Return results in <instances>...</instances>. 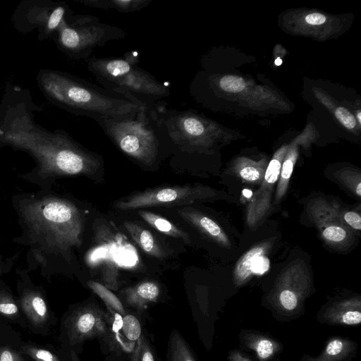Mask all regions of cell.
<instances>
[{
	"label": "cell",
	"instance_id": "1",
	"mask_svg": "<svg viewBox=\"0 0 361 361\" xmlns=\"http://www.w3.org/2000/svg\"><path fill=\"white\" fill-rule=\"evenodd\" d=\"M28 92L11 86L0 105V146L28 152L37 161L39 172L49 176L92 175L102 165L101 158L84 148L66 132L49 131L37 125L36 107Z\"/></svg>",
	"mask_w": 361,
	"mask_h": 361
},
{
	"label": "cell",
	"instance_id": "2",
	"mask_svg": "<svg viewBox=\"0 0 361 361\" xmlns=\"http://www.w3.org/2000/svg\"><path fill=\"white\" fill-rule=\"evenodd\" d=\"M44 97L57 106L75 115L95 120H123L148 108L136 99L108 90L68 73L44 69L37 75Z\"/></svg>",
	"mask_w": 361,
	"mask_h": 361
},
{
	"label": "cell",
	"instance_id": "3",
	"mask_svg": "<svg viewBox=\"0 0 361 361\" xmlns=\"http://www.w3.org/2000/svg\"><path fill=\"white\" fill-rule=\"evenodd\" d=\"M139 58L137 51H128L123 58L92 56L87 59V69L102 87L130 96L152 108L170 91L138 66Z\"/></svg>",
	"mask_w": 361,
	"mask_h": 361
},
{
	"label": "cell",
	"instance_id": "4",
	"mask_svg": "<svg viewBox=\"0 0 361 361\" xmlns=\"http://www.w3.org/2000/svg\"><path fill=\"white\" fill-rule=\"evenodd\" d=\"M23 215L30 231L49 247L66 251L80 246L83 221L72 202L55 197L35 200L24 207Z\"/></svg>",
	"mask_w": 361,
	"mask_h": 361
},
{
	"label": "cell",
	"instance_id": "5",
	"mask_svg": "<svg viewBox=\"0 0 361 361\" xmlns=\"http://www.w3.org/2000/svg\"><path fill=\"white\" fill-rule=\"evenodd\" d=\"M154 106L142 109L130 118L94 121L122 152L146 166H152L157 159L162 137L167 136Z\"/></svg>",
	"mask_w": 361,
	"mask_h": 361
},
{
	"label": "cell",
	"instance_id": "6",
	"mask_svg": "<svg viewBox=\"0 0 361 361\" xmlns=\"http://www.w3.org/2000/svg\"><path fill=\"white\" fill-rule=\"evenodd\" d=\"M56 33L60 49L73 59L88 58L95 48L127 35L124 30L102 23L90 15H70Z\"/></svg>",
	"mask_w": 361,
	"mask_h": 361
},
{
	"label": "cell",
	"instance_id": "7",
	"mask_svg": "<svg viewBox=\"0 0 361 361\" xmlns=\"http://www.w3.org/2000/svg\"><path fill=\"white\" fill-rule=\"evenodd\" d=\"M207 190L199 186L157 187L133 193L118 200L114 206L121 210L144 207L186 206L204 199Z\"/></svg>",
	"mask_w": 361,
	"mask_h": 361
},
{
	"label": "cell",
	"instance_id": "8",
	"mask_svg": "<svg viewBox=\"0 0 361 361\" xmlns=\"http://www.w3.org/2000/svg\"><path fill=\"white\" fill-rule=\"evenodd\" d=\"M71 13L68 6L64 3H27L20 6L16 12V17H14V21L18 28L23 27L27 30L38 28L39 38L42 39L56 33Z\"/></svg>",
	"mask_w": 361,
	"mask_h": 361
},
{
	"label": "cell",
	"instance_id": "9",
	"mask_svg": "<svg viewBox=\"0 0 361 361\" xmlns=\"http://www.w3.org/2000/svg\"><path fill=\"white\" fill-rule=\"evenodd\" d=\"M109 314L100 308L87 305L78 308L68 324V335L71 344L106 335Z\"/></svg>",
	"mask_w": 361,
	"mask_h": 361
},
{
	"label": "cell",
	"instance_id": "10",
	"mask_svg": "<svg viewBox=\"0 0 361 361\" xmlns=\"http://www.w3.org/2000/svg\"><path fill=\"white\" fill-rule=\"evenodd\" d=\"M323 320L331 324H359L361 322L360 300L353 298L333 305L323 314Z\"/></svg>",
	"mask_w": 361,
	"mask_h": 361
},
{
	"label": "cell",
	"instance_id": "11",
	"mask_svg": "<svg viewBox=\"0 0 361 361\" xmlns=\"http://www.w3.org/2000/svg\"><path fill=\"white\" fill-rule=\"evenodd\" d=\"M356 348L357 343L349 338L332 337L318 356L304 355L302 361H348L355 355Z\"/></svg>",
	"mask_w": 361,
	"mask_h": 361
},
{
	"label": "cell",
	"instance_id": "12",
	"mask_svg": "<svg viewBox=\"0 0 361 361\" xmlns=\"http://www.w3.org/2000/svg\"><path fill=\"white\" fill-rule=\"evenodd\" d=\"M160 293L159 284L153 281H142L123 291L127 305L137 310H142L148 304L157 302Z\"/></svg>",
	"mask_w": 361,
	"mask_h": 361
},
{
	"label": "cell",
	"instance_id": "13",
	"mask_svg": "<svg viewBox=\"0 0 361 361\" xmlns=\"http://www.w3.org/2000/svg\"><path fill=\"white\" fill-rule=\"evenodd\" d=\"M243 342L247 348L255 353L260 361H270L282 349L279 341L257 332L244 334Z\"/></svg>",
	"mask_w": 361,
	"mask_h": 361
},
{
	"label": "cell",
	"instance_id": "14",
	"mask_svg": "<svg viewBox=\"0 0 361 361\" xmlns=\"http://www.w3.org/2000/svg\"><path fill=\"white\" fill-rule=\"evenodd\" d=\"M123 225L136 244L147 255L163 258L166 252L152 233L139 224L126 221Z\"/></svg>",
	"mask_w": 361,
	"mask_h": 361
},
{
	"label": "cell",
	"instance_id": "15",
	"mask_svg": "<svg viewBox=\"0 0 361 361\" xmlns=\"http://www.w3.org/2000/svg\"><path fill=\"white\" fill-rule=\"evenodd\" d=\"M262 254V249L257 247L249 251L243 257L236 271L238 279H245L250 274L261 275L269 270L270 261Z\"/></svg>",
	"mask_w": 361,
	"mask_h": 361
},
{
	"label": "cell",
	"instance_id": "16",
	"mask_svg": "<svg viewBox=\"0 0 361 361\" xmlns=\"http://www.w3.org/2000/svg\"><path fill=\"white\" fill-rule=\"evenodd\" d=\"M20 305L25 315L34 325L39 326L47 320L49 310L44 300L39 293H25L20 299Z\"/></svg>",
	"mask_w": 361,
	"mask_h": 361
},
{
	"label": "cell",
	"instance_id": "17",
	"mask_svg": "<svg viewBox=\"0 0 361 361\" xmlns=\"http://www.w3.org/2000/svg\"><path fill=\"white\" fill-rule=\"evenodd\" d=\"M152 0H77L85 6L113 10L121 13H132L146 8Z\"/></svg>",
	"mask_w": 361,
	"mask_h": 361
},
{
	"label": "cell",
	"instance_id": "18",
	"mask_svg": "<svg viewBox=\"0 0 361 361\" xmlns=\"http://www.w3.org/2000/svg\"><path fill=\"white\" fill-rule=\"evenodd\" d=\"M137 214L149 225L159 232L171 237L179 238L184 243H190L188 234L166 218L146 210L140 209Z\"/></svg>",
	"mask_w": 361,
	"mask_h": 361
},
{
	"label": "cell",
	"instance_id": "19",
	"mask_svg": "<svg viewBox=\"0 0 361 361\" xmlns=\"http://www.w3.org/2000/svg\"><path fill=\"white\" fill-rule=\"evenodd\" d=\"M169 361H197L188 343L180 334L171 331L168 343Z\"/></svg>",
	"mask_w": 361,
	"mask_h": 361
},
{
	"label": "cell",
	"instance_id": "20",
	"mask_svg": "<svg viewBox=\"0 0 361 361\" xmlns=\"http://www.w3.org/2000/svg\"><path fill=\"white\" fill-rule=\"evenodd\" d=\"M87 286L104 302L108 308H110L122 317L126 314V311L122 302L109 288L94 281H89Z\"/></svg>",
	"mask_w": 361,
	"mask_h": 361
},
{
	"label": "cell",
	"instance_id": "21",
	"mask_svg": "<svg viewBox=\"0 0 361 361\" xmlns=\"http://www.w3.org/2000/svg\"><path fill=\"white\" fill-rule=\"evenodd\" d=\"M130 361H156L154 350L142 334L135 343Z\"/></svg>",
	"mask_w": 361,
	"mask_h": 361
},
{
	"label": "cell",
	"instance_id": "22",
	"mask_svg": "<svg viewBox=\"0 0 361 361\" xmlns=\"http://www.w3.org/2000/svg\"><path fill=\"white\" fill-rule=\"evenodd\" d=\"M121 329L126 338L135 344L142 334L141 326L138 319L133 315L126 314L122 317Z\"/></svg>",
	"mask_w": 361,
	"mask_h": 361
},
{
	"label": "cell",
	"instance_id": "23",
	"mask_svg": "<svg viewBox=\"0 0 361 361\" xmlns=\"http://www.w3.org/2000/svg\"><path fill=\"white\" fill-rule=\"evenodd\" d=\"M220 87L228 92H239L245 87V80L238 76L226 75L219 80Z\"/></svg>",
	"mask_w": 361,
	"mask_h": 361
},
{
	"label": "cell",
	"instance_id": "24",
	"mask_svg": "<svg viewBox=\"0 0 361 361\" xmlns=\"http://www.w3.org/2000/svg\"><path fill=\"white\" fill-rule=\"evenodd\" d=\"M23 351L35 361H60L56 355L46 349L26 345Z\"/></svg>",
	"mask_w": 361,
	"mask_h": 361
},
{
	"label": "cell",
	"instance_id": "25",
	"mask_svg": "<svg viewBox=\"0 0 361 361\" xmlns=\"http://www.w3.org/2000/svg\"><path fill=\"white\" fill-rule=\"evenodd\" d=\"M18 307L13 298L7 295H0V313L6 316H15Z\"/></svg>",
	"mask_w": 361,
	"mask_h": 361
},
{
	"label": "cell",
	"instance_id": "26",
	"mask_svg": "<svg viewBox=\"0 0 361 361\" xmlns=\"http://www.w3.org/2000/svg\"><path fill=\"white\" fill-rule=\"evenodd\" d=\"M281 164L277 159H273L269 164L265 173V180L268 183H274L281 172Z\"/></svg>",
	"mask_w": 361,
	"mask_h": 361
},
{
	"label": "cell",
	"instance_id": "27",
	"mask_svg": "<svg viewBox=\"0 0 361 361\" xmlns=\"http://www.w3.org/2000/svg\"><path fill=\"white\" fill-rule=\"evenodd\" d=\"M335 115L338 121L347 128L352 129L356 125L354 116L344 107H338Z\"/></svg>",
	"mask_w": 361,
	"mask_h": 361
},
{
	"label": "cell",
	"instance_id": "28",
	"mask_svg": "<svg viewBox=\"0 0 361 361\" xmlns=\"http://www.w3.org/2000/svg\"><path fill=\"white\" fill-rule=\"evenodd\" d=\"M323 235L327 240L338 242L345 238L346 232L339 226H331L324 230Z\"/></svg>",
	"mask_w": 361,
	"mask_h": 361
},
{
	"label": "cell",
	"instance_id": "29",
	"mask_svg": "<svg viewBox=\"0 0 361 361\" xmlns=\"http://www.w3.org/2000/svg\"><path fill=\"white\" fill-rule=\"evenodd\" d=\"M0 361H24V360L14 350L7 347H0Z\"/></svg>",
	"mask_w": 361,
	"mask_h": 361
},
{
	"label": "cell",
	"instance_id": "30",
	"mask_svg": "<svg viewBox=\"0 0 361 361\" xmlns=\"http://www.w3.org/2000/svg\"><path fill=\"white\" fill-rule=\"evenodd\" d=\"M240 176L248 181H255L260 178V172L254 166H245L240 171Z\"/></svg>",
	"mask_w": 361,
	"mask_h": 361
},
{
	"label": "cell",
	"instance_id": "31",
	"mask_svg": "<svg viewBox=\"0 0 361 361\" xmlns=\"http://www.w3.org/2000/svg\"><path fill=\"white\" fill-rule=\"evenodd\" d=\"M344 219L350 226L357 230L361 228V217L355 212H348L344 215Z\"/></svg>",
	"mask_w": 361,
	"mask_h": 361
},
{
	"label": "cell",
	"instance_id": "32",
	"mask_svg": "<svg viewBox=\"0 0 361 361\" xmlns=\"http://www.w3.org/2000/svg\"><path fill=\"white\" fill-rule=\"evenodd\" d=\"M293 161L290 159H287L284 161L281 171V179L283 180H289L293 172Z\"/></svg>",
	"mask_w": 361,
	"mask_h": 361
},
{
	"label": "cell",
	"instance_id": "33",
	"mask_svg": "<svg viewBox=\"0 0 361 361\" xmlns=\"http://www.w3.org/2000/svg\"><path fill=\"white\" fill-rule=\"evenodd\" d=\"M305 19L306 23L310 25H321L326 21V17L318 13H310Z\"/></svg>",
	"mask_w": 361,
	"mask_h": 361
},
{
	"label": "cell",
	"instance_id": "34",
	"mask_svg": "<svg viewBox=\"0 0 361 361\" xmlns=\"http://www.w3.org/2000/svg\"><path fill=\"white\" fill-rule=\"evenodd\" d=\"M229 361H252V360L238 350H232L228 353Z\"/></svg>",
	"mask_w": 361,
	"mask_h": 361
},
{
	"label": "cell",
	"instance_id": "35",
	"mask_svg": "<svg viewBox=\"0 0 361 361\" xmlns=\"http://www.w3.org/2000/svg\"><path fill=\"white\" fill-rule=\"evenodd\" d=\"M243 195L247 197V198H249L252 196V192L251 190H248V189H245L243 190Z\"/></svg>",
	"mask_w": 361,
	"mask_h": 361
},
{
	"label": "cell",
	"instance_id": "36",
	"mask_svg": "<svg viewBox=\"0 0 361 361\" xmlns=\"http://www.w3.org/2000/svg\"><path fill=\"white\" fill-rule=\"evenodd\" d=\"M356 192L358 196L361 195V183H359L357 185Z\"/></svg>",
	"mask_w": 361,
	"mask_h": 361
},
{
	"label": "cell",
	"instance_id": "37",
	"mask_svg": "<svg viewBox=\"0 0 361 361\" xmlns=\"http://www.w3.org/2000/svg\"><path fill=\"white\" fill-rule=\"evenodd\" d=\"M281 63H282V60L281 59V58L280 57L276 58V59L275 60V64L276 66H280V65H281Z\"/></svg>",
	"mask_w": 361,
	"mask_h": 361
},
{
	"label": "cell",
	"instance_id": "38",
	"mask_svg": "<svg viewBox=\"0 0 361 361\" xmlns=\"http://www.w3.org/2000/svg\"><path fill=\"white\" fill-rule=\"evenodd\" d=\"M357 120H358L359 123H361V113L360 111L357 113Z\"/></svg>",
	"mask_w": 361,
	"mask_h": 361
}]
</instances>
